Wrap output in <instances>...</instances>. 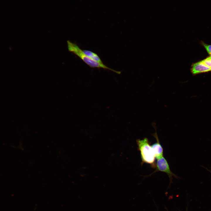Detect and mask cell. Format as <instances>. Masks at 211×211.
<instances>
[{"label": "cell", "mask_w": 211, "mask_h": 211, "mask_svg": "<svg viewBox=\"0 0 211 211\" xmlns=\"http://www.w3.org/2000/svg\"><path fill=\"white\" fill-rule=\"evenodd\" d=\"M202 43L207 52L211 55V45H208L203 42Z\"/></svg>", "instance_id": "obj_8"}, {"label": "cell", "mask_w": 211, "mask_h": 211, "mask_svg": "<svg viewBox=\"0 0 211 211\" xmlns=\"http://www.w3.org/2000/svg\"><path fill=\"white\" fill-rule=\"evenodd\" d=\"M157 160L156 163V164L155 170L148 176H150L154 173L158 171L163 172L166 173L168 175L170 183L172 181L173 177L177 178H178V176L171 171L167 161L164 156Z\"/></svg>", "instance_id": "obj_3"}, {"label": "cell", "mask_w": 211, "mask_h": 211, "mask_svg": "<svg viewBox=\"0 0 211 211\" xmlns=\"http://www.w3.org/2000/svg\"><path fill=\"white\" fill-rule=\"evenodd\" d=\"M152 126L154 128L156 132L152 134V135L156 138V142L151 146L154 153L155 158L157 159L164 156L163 149L160 143L156 132V126L154 123H152Z\"/></svg>", "instance_id": "obj_4"}, {"label": "cell", "mask_w": 211, "mask_h": 211, "mask_svg": "<svg viewBox=\"0 0 211 211\" xmlns=\"http://www.w3.org/2000/svg\"><path fill=\"white\" fill-rule=\"evenodd\" d=\"M83 51L86 55L94 61L101 63H103L100 58L96 53L89 50H83Z\"/></svg>", "instance_id": "obj_6"}, {"label": "cell", "mask_w": 211, "mask_h": 211, "mask_svg": "<svg viewBox=\"0 0 211 211\" xmlns=\"http://www.w3.org/2000/svg\"><path fill=\"white\" fill-rule=\"evenodd\" d=\"M201 61L206 66L211 68V55Z\"/></svg>", "instance_id": "obj_7"}, {"label": "cell", "mask_w": 211, "mask_h": 211, "mask_svg": "<svg viewBox=\"0 0 211 211\" xmlns=\"http://www.w3.org/2000/svg\"><path fill=\"white\" fill-rule=\"evenodd\" d=\"M136 142L140 152L141 164L146 163L150 164L152 168H155V156L148 139L145 137L142 139H137Z\"/></svg>", "instance_id": "obj_2"}, {"label": "cell", "mask_w": 211, "mask_h": 211, "mask_svg": "<svg viewBox=\"0 0 211 211\" xmlns=\"http://www.w3.org/2000/svg\"><path fill=\"white\" fill-rule=\"evenodd\" d=\"M67 43L69 51L77 55L90 67L108 69L118 74L121 73V71H117L111 69L103 63H99L91 59L86 55L83 51L76 44L69 40L67 41Z\"/></svg>", "instance_id": "obj_1"}, {"label": "cell", "mask_w": 211, "mask_h": 211, "mask_svg": "<svg viewBox=\"0 0 211 211\" xmlns=\"http://www.w3.org/2000/svg\"><path fill=\"white\" fill-rule=\"evenodd\" d=\"M211 71V68L205 65L201 61L193 64L191 69V72L193 75Z\"/></svg>", "instance_id": "obj_5"}]
</instances>
